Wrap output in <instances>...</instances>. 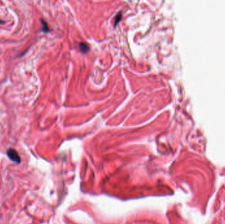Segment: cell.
Segmentation results:
<instances>
[{"label": "cell", "mask_w": 225, "mask_h": 224, "mask_svg": "<svg viewBox=\"0 0 225 224\" xmlns=\"http://www.w3.org/2000/svg\"><path fill=\"white\" fill-rule=\"evenodd\" d=\"M7 155L8 156V158L11 161H13V162H16L18 164H21V157L19 153H17V151L15 149H12V148L9 149L7 151Z\"/></svg>", "instance_id": "cell-1"}, {"label": "cell", "mask_w": 225, "mask_h": 224, "mask_svg": "<svg viewBox=\"0 0 225 224\" xmlns=\"http://www.w3.org/2000/svg\"><path fill=\"white\" fill-rule=\"evenodd\" d=\"M79 47L80 49V51H82L83 53H87L89 51V46H88V44H86V43L84 42H81L79 44Z\"/></svg>", "instance_id": "cell-2"}, {"label": "cell", "mask_w": 225, "mask_h": 224, "mask_svg": "<svg viewBox=\"0 0 225 224\" xmlns=\"http://www.w3.org/2000/svg\"><path fill=\"white\" fill-rule=\"evenodd\" d=\"M41 22L42 24V31L44 32H48L49 31V28L48 26L47 22L45 21H44L43 19H41Z\"/></svg>", "instance_id": "cell-3"}, {"label": "cell", "mask_w": 225, "mask_h": 224, "mask_svg": "<svg viewBox=\"0 0 225 224\" xmlns=\"http://www.w3.org/2000/svg\"><path fill=\"white\" fill-rule=\"evenodd\" d=\"M122 19V15H121V13H119V14L116 15V16L115 17V25H116L117 23H119V21Z\"/></svg>", "instance_id": "cell-4"}, {"label": "cell", "mask_w": 225, "mask_h": 224, "mask_svg": "<svg viewBox=\"0 0 225 224\" xmlns=\"http://www.w3.org/2000/svg\"><path fill=\"white\" fill-rule=\"evenodd\" d=\"M4 23H5V22H4V21L0 20V24H4Z\"/></svg>", "instance_id": "cell-5"}]
</instances>
